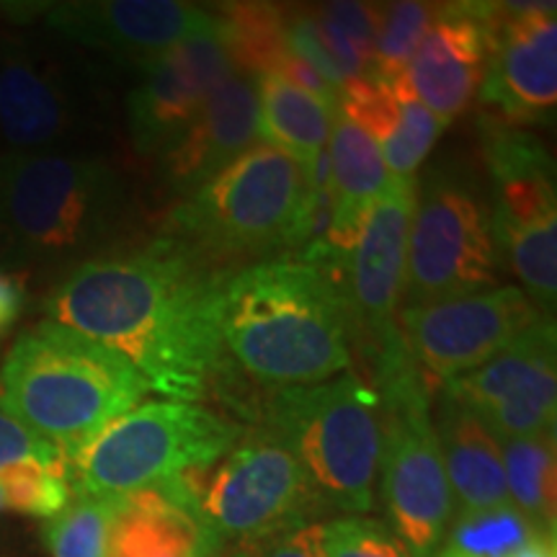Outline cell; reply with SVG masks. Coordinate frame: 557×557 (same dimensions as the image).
Returning a JSON list of instances; mask_svg holds the SVG:
<instances>
[{
  "instance_id": "cell-1",
  "label": "cell",
  "mask_w": 557,
  "mask_h": 557,
  "mask_svg": "<svg viewBox=\"0 0 557 557\" xmlns=\"http://www.w3.org/2000/svg\"><path fill=\"white\" fill-rule=\"evenodd\" d=\"M222 269L178 238L75 267L47 299L52 323L122 354L148 389L176 400L212 393L225 367Z\"/></svg>"
},
{
  "instance_id": "cell-2",
  "label": "cell",
  "mask_w": 557,
  "mask_h": 557,
  "mask_svg": "<svg viewBox=\"0 0 557 557\" xmlns=\"http://www.w3.org/2000/svg\"><path fill=\"white\" fill-rule=\"evenodd\" d=\"M225 357L263 387H305L351 367V320L331 271L299 259L248 263L220 302Z\"/></svg>"
},
{
  "instance_id": "cell-3",
  "label": "cell",
  "mask_w": 557,
  "mask_h": 557,
  "mask_svg": "<svg viewBox=\"0 0 557 557\" xmlns=\"http://www.w3.org/2000/svg\"><path fill=\"white\" fill-rule=\"evenodd\" d=\"M329 176V150L305 171L287 152L253 145L173 209V238L222 269L308 246L323 222L320 214L331 218Z\"/></svg>"
},
{
  "instance_id": "cell-4",
  "label": "cell",
  "mask_w": 557,
  "mask_h": 557,
  "mask_svg": "<svg viewBox=\"0 0 557 557\" xmlns=\"http://www.w3.org/2000/svg\"><path fill=\"white\" fill-rule=\"evenodd\" d=\"M148 393L122 354L52 320L21 333L0 367V408L54 444L67 468Z\"/></svg>"
},
{
  "instance_id": "cell-5",
  "label": "cell",
  "mask_w": 557,
  "mask_h": 557,
  "mask_svg": "<svg viewBox=\"0 0 557 557\" xmlns=\"http://www.w3.org/2000/svg\"><path fill=\"white\" fill-rule=\"evenodd\" d=\"M261 429L297 459L318 511H372L382 457V403L372 385L346 372L318 385L274 389Z\"/></svg>"
},
{
  "instance_id": "cell-6",
  "label": "cell",
  "mask_w": 557,
  "mask_h": 557,
  "mask_svg": "<svg viewBox=\"0 0 557 557\" xmlns=\"http://www.w3.org/2000/svg\"><path fill=\"white\" fill-rule=\"evenodd\" d=\"M372 367L382 403L377 483L387 527L413 557H434L457 508L431 421L429 382L406 341L382 354Z\"/></svg>"
},
{
  "instance_id": "cell-7",
  "label": "cell",
  "mask_w": 557,
  "mask_h": 557,
  "mask_svg": "<svg viewBox=\"0 0 557 557\" xmlns=\"http://www.w3.org/2000/svg\"><path fill=\"white\" fill-rule=\"evenodd\" d=\"M124 209V186L101 158L18 152L0 163V230L39 261L99 248Z\"/></svg>"
},
{
  "instance_id": "cell-8",
  "label": "cell",
  "mask_w": 557,
  "mask_h": 557,
  "mask_svg": "<svg viewBox=\"0 0 557 557\" xmlns=\"http://www.w3.org/2000/svg\"><path fill=\"white\" fill-rule=\"evenodd\" d=\"M243 438L238 423L199 403L137 406L70 462L81 496H124L209 470Z\"/></svg>"
},
{
  "instance_id": "cell-9",
  "label": "cell",
  "mask_w": 557,
  "mask_h": 557,
  "mask_svg": "<svg viewBox=\"0 0 557 557\" xmlns=\"http://www.w3.org/2000/svg\"><path fill=\"white\" fill-rule=\"evenodd\" d=\"M491 171V230L496 256L524 284V295L553 320L557 302L555 163L537 135L483 116Z\"/></svg>"
},
{
  "instance_id": "cell-10",
  "label": "cell",
  "mask_w": 557,
  "mask_h": 557,
  "mask_svg": "<svg viewBox=\"0 0 557 557\" xmlns=\"http://www.w3.org/2000/svg\"><path fill=\"white\" fill-rule=\"evenodd\" d=\"M491 201L468 173L438 165L416 184L403 310L496 289Z\"/></svg>"
},
{
  "instance_id": "cell-11",
  "label": "cell",
  "mask_w": 557,
  "mask_h": 557,
  "mask_svg": "<svg viewBox=\"0 0 557 557\" xmlns=\"http://www.w3.org/2000/svg\"><path fill=\"white\" fill-rule=\"evenodd\" d=\"M184 483L222 540H263L310 524V513L318 511L297 459L261 426L235 444L218 470L189 472Z\"/></svg>"
},
{
  "instance_id": "cell-12",
  "label": "cell",
  "mask_w": 557,
  "mask_h": 557,
  "mask_svg": "<svg viewBox=\"0 0 557 557\" xmlns=\"http://www.w3.org/2000/svg\"><path fill=\"white\" fill-rule=\"evenodd\" d=\"M416 184V178L389 181L336 276L351 320V336L354 341L361 338V348L372 364L389 348L403 344L398 318Z\"/></svg>"
},
{
  "instance_id": "cell-13",
  "label": "cell",
  "mask_w": 557,
  "mask_h": 557,
  "mask_svg": "<svg viewBox=\"0 0 557 557\" xmlns=\"http://www.w3.org/2000/svg\"><path fill=\"white\" fill-rule=\"evenodd\" d=\"M545 318L519 287L400 310L398 325L423 380L447 385L468 374ZM431 382V385H434Z\"/></svg>"
},
{
  "instance_id": "cell-14",
  "label": "cell",
  "mask_w": 557,
  "mask_h": 557,
  "mask_svg": "<svg viewBox=\"0 0 557 557\" xmlns=\"http://www.w3.org/2000/svg\"><path fill=\"white\" fill-rule=\"evenodd\" d=\"M444 398L470 410L498 438L555 429L557 331L542 318L485 364L444 385Z\"/></svg>"
},
{
  "instance_id": "cell-15",
  "label": "cell",
  "mask_w": 557,
  "mask_h": 557,
  "mask_svg": "<svg viewBox=\"0 0 557 557\" xmlns=\"http://www.w3.org/2000/svg\"><path fill=\"white\" fill-rule=\"evenodd\" d=\"M480 99L513 127L547 124L557 103L555 5L487 3V67Z\"/></svg>"
},
{
  "instance_id": "cell-16",
  "label": "cell",
  "mask_w": 557,
  "mask_h": 557,
  "mask_svg": "<svg viewBox=\"0 0 557 557\" xmlns=\"http://www.w3.org/2000/svg\"><path fill=\"white\" fill-rule=\"evenodd\" d=\"M233 73L218 24L139 62V83L127 99L135 148L145 156L163 158L191 127L209 96Z\"/></svg>"
},
{
  "instance_id": "cell-17",
  "label": "cell",
  "mask_w": 557,
  "mask_h": 557,
  "mask_svg": "<svg viewBox=\"0 0 557 557\" xmlns=\"http://www.w3.org/2000/svg\"><path fill=\"white\" fill-rule=\"evenodd\" d=\"M45 21L60 37L137 65L218 24L214 13L178 0L52 3L45 9Z\"/></svg>"
},
{
  "instance_id": "cell-18",
  "label": "cell",
  "mask_w": 557,
  "mask_h": 557,
  "mask_svg": "<svg viewBox=\"0 0 557 557\" xmlns=\"http://www.w3.org/2000/svg\"><path fill=\"white\" fill-rule=\"evenodd\" d=\"M487 67V3L436 5L406 70V88L447 127L480 94Z\"/></svg>"
},
{
  "instance_id": "cell-19",
  "label": "cell",
  "mask_w": 557,
  "mask_h": 557,
  "mask_svg": "<svg viewBox=\"0 0 557 557\" xmlns=\"http://www.w3.org/2000/svg\"><path fill=\"white\" fill-rule=\"evenodd\" d=\"M220 545L184 475L114 496L107 557H218Z\"/></svg>"
},
{
  "instance_id": "cell-20",
  "label": "cell",
  "mask_w": 557,
  "mask_h": 557,
  "mask_svg": "<svg viewBox=\"0 0 557 557\" xmlns=\"http://www.w3.org/2000/svg\"><path fill=\"white\" fill-rule=\"evenodd\" d=\"M259 139V86L233 73L209 96L191 127L163 156L165 181L173 191H199Z\"/></svg>"
},
{
  "instance_id": "cell-21",
  "label": "cell",
  "mask_w": 557,
  "mask_h": 557,
  "mask_svg": "<svg viewBox=\"0 0 557 557\" xmlns=\"http://www.w3.org/2000/svg\"><path fill=\"white\" fill-rule=\"evenodd\" d=\"M329 165L331 218L325 230V246L310 250L308 261L331 271L336 278L341 263L357 246L369 212L385 194L393 176L374 139L357 124L348 122L341 111L331 127Z\"/></svg>"
},
{
  "instance_id": "cell-22",
  "label": "cell",
  "mask_w": 557,
  "mask_h": 557,
  "mask_svg": "<svg viewBox=\"0 0 557 557\" xmlns=\"http://www.w3.org/2000/svg\"><path fill=\"white\" fill-rule=\"evenodd\" d=\"M73 124L67 90L52 65L16 45H0V137L16 150H39Z\"/></svg>"
},
{
  "instance_id": "cell-23",
  "label": "cell",
  "mask_w": 557,
  "mask_h": 557,
  "mask_svg": "<svg viewBox=\"0 0 557 557\" xmlns=\"http://www.w3.org/2000/svg\"><path fill=\"white\" fill-rule=\"evenodd\" d=\"M434 429L457 513H475L511 504L498 438L478 416L442 395Z\"/></svg>"
},
{
  "instance_id": "cell-24",
  "label": "cell",
  "mask_w": 557,
  "mask_h": 557,
  "mask_svg": "<svg viewBox=\"0 0 557 557\" xmlns=\"http://www.w3.org/2000/svg\"><path fill=\"white\" fill-rule=\"evenodd\" d=\"M259 86V137L263 145L287 152L305 171L329 150L331 127L338 111L278 75H261Z\"/></svg>"
},
{
  "instance_id": "cell-25",
  "label": "cell",
  "mask_w": 557,
  "mask_h": 557,
  "mask_svg": "<svg viewBox=\"0 0 557 557\" xmlns=\"http://www.w3.org/2000/svg\"><path fill=\"white\" fill-rule=\"evenodd\" d=\"M508 500L542 534H557L555 429L534 436L500 438Z\"/></svg>"
},
{
  "instance_id": "cell-26",
  "label": "cell",
  "mask_w": 557,
  "mask_h": 557,
  "mask_svg": "<svg viewBox=\"0 0 557 557\" xmlns=\"http://www.w3.org/2000/svg\"><path fill=\"white\" fill-rule=\"evenodd\" d=\"M218 34L235 73L259 81L276 73L278 62L287 58V18L289 11L271 3H227L214 13Z\"/></svg>"
},
{
  "instance_id": "cell-27",
  "label": "cell",
  "mask_w": 557,
  "mask_h": 557,
  "mask_svg": "<svg viewBox=\"0 0 557 557\" xmlns=\"http://www.w3.org/2000/svg\"><path fill=\"white\" fill-rule=\"evenodd\" d=\"M534 534L542 532L511 504L457 513L434 557H513Z\"/></svg>"
},
{
  "instance_id": "cell-28",
  "label": "cell",
  "mask_w": 557,
  "mask_h": 557,
  "mask_svg": "<svg viewBox=\"0 0 557 557\" xmlns=\"http://www.w3.org/2000/svg\"><path fill=\"white\" fill-rule=\"evenodd\" d=\"M436 5L421 0H406L382 9V21L374 39L372 58H369L367 78L377 83H398L406 78V70L413 60L423 37L431 29Z\"/></svg>"
},
{
  "instance_id": "cell-29",
  "label": "cell",
  "mask_w": 557,
  "mask_h": 557,
  "mask_svg": "<svg viewBox=\"0 0 557 557\" xmlns=\"http://www.w3.org/2000/svg\"><path fill=\"white\" fill-rule=\"evenodd\" d=\"M114 496H78L45 529L52 557H107Z\"/></svg>"
},
{
  "instance_id": "cell-30",
  "label": "cell",
  "mask_w": 557,
  "mask_h": 557,
  "mask_svg": "<svg viewBox=\"0 0 557 557\" xmlns=\"http://www.w3.org/2000/svg\"><path fill=\"white\" fill-rule=\"evenodd\" d=\"M0 487L5 493V506L41 519L58 517L73 498L70 470L65 465H16V468L0 472Z\"/></svg>"
},
{
  "instance_id": "cell-31",
  "label": "cell",
  "mask_w": 557,
  "mask_h": 557,
  "mask_svg": "<svg viewBox=\"0 0 557 557\" xmlns=\"http://www.w3.org/2000/svg\"><path fill=\"white\" fill-rule=\"evenodd\" d=\"M442 132L444 124L426 107H421L408 90L406 99H403L398 127L380 145L382 160H385L389 176L416 178L418 165L429 158V152L436 145Z\"/></svg>"
},
{
  "instance_id": "cell-32",
  "label": "cell",
  "mask_w": 557,
  "mask_h": 557,
  "mask_svg": "<svg viewBox=\"0 0 557 557\" xmlns=\"http://www.w3.org/2000/svg\"><path fill=\"white\" fill-rule=\"evenodd\" d=\"M325 557H413L385 521L367 517H338L320 524Z\"/></svg>"
},
{
  "instance_id": "cell-33",
  "label": "cell",
  "mask_w": 557,
  "mask_h": 557,
  "mask_svg": "<svg viewBox=\"0 0 557 557\" xmlns=\"http://www.w3.org/2000/svg\"><path fill=\"white\" fill-rule=\"evenodd\" d=\"M39 462V465H65L67 459L54 444L34 434L24 423L0 408V472L16 468V465ZM70 470V468H67Z\"/></svg>"
},
{
  "instance_id": "cell-34",
  "label": "cell",
  "mask_w": 557,
  "mask_h": 557,
  "mask_svg": "<svg viewBox=\"0 0 557 557\" xmlns=\"http://www.w3.org/2000/svg\"><path fill=\"white\" fill-rule=\"evenodd\" d=\"M318 16L329 21L333 29H338L344 37L357 47V52L364 58L369 67V58H372L374 39H377V29L382 21L380 5L369 3H331L318 9Z\"/></svg>"
},
{
  "instance_id": "cell-35",
  "label": "cell",
  "mask_w": 557,
  "mask_h": 557,
  "mask_svg": "<svg viewBox=\"0 0 557 557\" xmlns=\"http://www.w3.org/2000/svg\"><path fill=\"white\" fill-rule=\"evenodd\" d=\"M250 557H325L320 545V524H299L263 540L248 542Z\"/></svg>"
},
{
  "instance_id": "cell-36",
  "label": "cell",
  "mask_w": 557,
  "mask_h": 557,
  "mask_svg": "<svg viewBox=\"0 0 557 557\" xmlns=\"http://www.w3.org/2000/svg\"><path fill=\"white\" fill-rule=\"evenodd\" d=\"M24 310V287L18 278L0 271V338L9 333Z\"/></svg>"
},
{
  "instance_id": "cell-37",
  "label": "cell",
  "mask_w": 557,
  "mask_h": 557,
  "mask_svg": "<svg viewBox=\"0 0 557 557\" xmlns=\"http://www.w3.org/2000/svg\"><path fill=\"white\" fill-rule=\"evenodd\" d=\"M513 557H557L555 534H534Z\"/></svg>"
},
{
  "instance_id": "cell-38",
  "label": "cell",
  "mask_w": 557,
  "mask_h": 557,
  "mask_svg": "<svg viewBox=\"0 0 557 557\" xmlns=\"http://www.w3.org/2000/svg\"><path fill=\"white\" fill-rule=\"evenodd\" d=\"M5 508H9L5 506V493H3V487H0V511H5Z\"/></svg>"
}]
</instances>
